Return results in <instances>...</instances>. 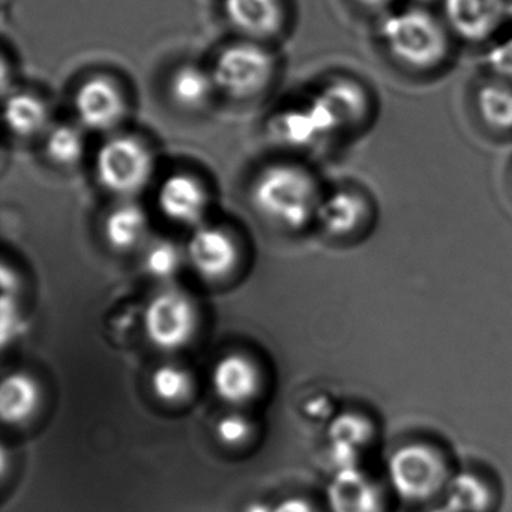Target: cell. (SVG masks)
<instances>
[{
    "mask_svg": "<svg viewBox=\"0 0 512 512\" xmlns=\"http://www.w3.org/2000/svg\"><path fill=\"white\" fill-rule=\"evenodd\" d=\"M325 193L316 173L295 160L265 164L248 190L251 206L263 220L292 232L316 223Z\"/></svg>",
    "mask_w": 512,
    "mask_h": 512,
    "instance_id": "6da1fadb",
    "label": "cell"
},
{
    "mask_svg": "<svg viewBox=\"0 0 512 512\" xmlns=\"http://www.w3.org/2000/svg\"><path fill=\"white\" fill-rule=\"evenodd\" d=\"M379 40L404 70L431 74L448 64L455 38L439 14L424 7H403L382 16Z\"/></svg>",
    "mask_w": 512,
    "mask_h": 512,
    "instance_id": "7a4b0ae2",
    "label": "cell"
},
{
    "mask_svg": "<svg viewBox=\"0 0 512 512\" xmlns=\"http://www.w3.org/2000/svg\"><path fill=\"white\" fill-rule=\"evenodd\" d=\"M458 469L445 446L415 439L401 443L389 455L385 481L395 502L425 509L443 499Z\"/></svg>",
    "mask_w": 512,
    "mask_h": 512,
    "instance_id": "3957f363",
    "label": "cell"
},
{
    "mask_svg": "<svg viewBox=\"0 0 512 512\" xmlns=\"http://www.w3.org/2000/svg\"><path fill=\"white\" fill-rule=\"evenodd\" d=\"M158 170L154 145L142 134L122 130L103 137L94 157L98 185L118 200L137 199L151 187Z\"/></svg>",
    "mask_w": 512,
    "mask_h": 512,
    "instance_id": "277c9868",
    "label": "cell"
},
{
    "mask_svg": "<svg viewBox=\"0 0 512 512\" xmlns=\"http://www.w3.org/2000/svg\"><path fill=\"white\" fill-rule=\"evenodd\" d=\"M209 68L220 97L251 103L274 85L278 59L268 44L235 38L218 50Z\"/></svg>",
    "mask_w": 512,
    "mask_h": 512,
    "instance_id": "5b68a950",
    "label": "cell"
},
{
    "mask_svg": "<svg viewBox=\"0 0 512 512\" xmlns=\"http://www.w3.org/2000/svg\"><path fill=\"white\" fill-rule=\"evenodd\" d=\"M74 121L89 134L106 137L125 130L131 101L125 86L112 74L95 73L74 89Z\"/></svg>",
    "mask_w": 512,
    "mask_h": 512,
    "instance_id": "8992f818",
    "label": "cell"
},
{
    "mask_svg": "<svg viewBox=\"0 0 512 512\" xmlns=\"http://www.w3.org/2000/svg\"><path fill=\"white\" fill-rule=\"evenodd\" d=\"M197 319L196 304L191 296L167 284L149 299L143 326L152 346L163 352H176L193 340Z\"/></svg>",
    "mask_w": 512,
    "mask_h": 512,
    "instance_id": "52a82bcc",
    "label": "cell"
},
{
    "mask_svg": "<svg viewBox=\"0 0 512 512\" xmlns=\"http://www.w3.org/2000/svg\"><path fill=\"white\" fill-rule=\"evenodd\" d=\"M376 205L370 194L352 185L326 191L316 224L331 238L352 241L367 235L376 223Z\"/></svg>",
    "mask_w": 512,
    "mask_h": 512,
    "instance_id": "ba28073f",
    "label": "cell"
},
{
    "mask_svg": "<svg viewBox=\"0 0 512 512\" xmlns=\"http://www.w3.org/2000/svg\"><path fill=\"white\" fill-rule=\"evenodd\" d=\"M395 502L385 476L367 466L337 470L325 494V512H391Z\"/></svg>",
    "mask_w": 512,
    "mask_h": 512,
    "instance_id": "9c48e42d",
    "label": "cell"
},
{
    "mask_svg": "<svg viewBox=\"0 0 512 512\" xmlns=\"http://www.w3.org/2000/svg\"><path fill=\"white\" fill-rule=\"evenodd\" d=\"M211 203L208 182L190 170H176L158 184V209L179 226L194 230L205 224Z\"/></svg>",
    "mask_w": 512,
    "mask_h": 512,
    "instance_id": "30bf717a",
    "label": "cell"
},
{
    "mask_svg": "<svg viewBox=\"0 0 512 512\" xmlns=\"http://www.w3.org/2000/svg\"><path fill=\"white\" fill-rule=\"evenodd\" d=\"M314 94L325 104L340 137L361 133L373 121L376 110L373 94L356 77H331Z\"/></svg>",
    "mask_w": 512,
    "mask_h": 512,
    "instance_id": "8fae6325",
    "label": "cell"
},
{
    "mask_svg": "<svg viewBox=\"0 0 512 512\" xmlns=\"http://www.w3.org/2000/svg\"><path fill=\"white\" fill-rule=\"evenodd\" d=\"M440 16L455 40L490 44L509 20L508 0H442Z\"/></svg>",
    "mask_w": 512,
    "mask_h": 512,
    "instance_id": "7c38bea8",
    "label": "cell"
},
{
    "mask_svg": "<svg viewBox=\"0 0 512 512\" xmlns=\"http://www.w3.org/2000/svg\"><path fill=\"white\" fill-rule=\"evenodd\" d=\"M328 455L334 472L365 466L364 458L379 443V427L367 413L346 410L328 425Z\"/></svg>",
    "mask_w": 512,
    "mask_h": 512,
    "instance_id": "4fadbf2b",
    "label": "cell"
},
{
    "mask_svg": "<svg viewBox=\"0 0 512 512\" xmlns=\"http://www.w3.org/2000/svg\"><path fill=\"white\" fill-rule=\"evenodd\" d=\"M223 14L236 38L271 46L286 32V0H223Z\"/></svg>",
    "mask_w": 512,
    "mask_h": 512,
    "instance_id": "5bb4252c",
    "label": "cell"
},
{
    "mask_svg": "<svg viewBox=\"0 0 512 512\" xmlns=\"http://www.w3.org/2000/svg\"><path fill=\"white\" fill-rule=\"evenodd\" d=\"M185 250L188 263L206 280L226 278L238 265V242L229 230L217 224L205 223L194 229Z\"/></svg>",
    "mask_w": 512,
    "mask_h": 512,
    "instance_id": "9a60e30c",
    "label": "cell"
},
{
    "mask_svg": "<svg viewBox=\"0 0 512 512\" xmlns=\"http://www.w3.org/2000/svg\"><path fill=\"white\" fill-rule=\"evenodd\" d=\"M212 389L223 403L242 407L259 394L262 376L250 356L233 352L215 362L211 373Z\"/></svg>",
    "mask_w": 512,
    "mask_h": 512,
    "instance_id": "2e32d148",
    "label": "cell"
},
{
    "mask_svg": "<svg viewBox=\"0 0 512 512\" xmlns=\"http://www.w3.org/2000/svg\"><path fill=\"white\" fill-rule=\"evenodd\" d=\"M166 94L170 104L185 115H202L220 97L211 68L194 62L173 68Z\"/></svg>",
    "mask_w": 512,
    "mask_h": 512,
    "instance_id": "e0dca14e",
    "label": "cell"
},
{
    "mask_svg": "<svg viewBox=\"0 0 512 512\" xmlns=\"http://www.w3.org/2000/svg\"><path fill=\"white\" fill-rule=\"evenodd\" d=\"M4 121L11 136L23 142H41L56 122L49 101L28 89H14L5 95Z\"/></svg>",
    "mask_w": 512,
    "mask_h": 512,
    "instance_id": "ac0fdd59",
    "label": "cell"
},
{
    "mask_svg": "<svg viewBox=\"0 0 512 512\" xmlns=\"http://www.w3.org/2000/svg\"><path fill=\"white\" fill-rule=\"evenodd\" d=\"M149 229L148 212L136 199L118 200L104 218V238L110 248L121 253L146 245Z\"/></svg>",
    "mask_w": 512,
    "mask_h": 512,
    "instance_id": "d6986e66",
    "label": "cell"
},
{
    "mask_svg": "<svg viewBox=\"0 0 512 512\" xmlns=\"http://www.w3.org/2000/svg\"><path fill=\"white\" fill-rule=\"evenodd\" d=\"M442 502L452 512H494L499 506V490L487 473L460 467Z\"/></svg>",
    "mask_w": 512,
    "mask_h": 512,
    "instance_id": "ffe728a7",
    "label": "cell"
},
{
    "mask_svg": "<svg viewBox=\"0 0 512 512\" xmlns=\"http://www.w3.org/2000/svg\"><path fill=\"white\" fill-rule=\"evenodd\" d=\"M88 136L79 122H55L41 139L43 157L55 169H77L88 155Z\"/></svg>",
    "mask_w": 512,
    "mask_h": 512,
    "instance_id": "44dd1931",
    "label": "cell"
},
{
    "mask_svg": "<svg viewBox=\"0 0 512 512\" xmlns=\"http://www.w3.org/2000/svg\"><path fill=\"white\" fill-rule=\"evenodd\" d=\"M40 383L28 371H11L0 386V416L5 425H22L41 404Z\"/></svg>",
    "mask_w": 512,
    "mask_h": 512,
    "instance_id": "7402d4cb",
    "label": "cell"
},
{
    "mask_svg": "<svg viewBox=\"0 0 512 512\" xmlns=\"http://www.w3.org/2000/svg\"><path fill=\"white\" fill-rule=\"evenodd\" d=\"M269 134L278 145L292 151H308L325 143L305 101L277 113L269 124Z\"/></svg>",
    "mask_w": 512,
    "mask_h": 512,
    "instance_id": "603a6c76",
    "label": "cell"
},
{
    "mask_svg": "<svg viewBox=\"0 0 512 512\" xmlns=\"http://www.w3.org/2000/svg\"><path fill=\"white\" fill-rule=\"evenodd\" d=\"M475 106L482 124L499 134L512 133V83L490 79L475 92Z\"/></svg>",
    "mask_w": 512,
    "mask_h": 512,
    "instance_id": "cb8c5ba5",
    "label": "cell"
},
{
    "mask_svg": "<svg viewBox=\"0 0 512 512\" xmlns=\"http://www.w3.org/2000/svg\"><path fill=\"white\" fill-rule=\"evenodd\" d=\"M142 263L149 277L169 284L188 263L187 250L173 239H149L143 250Z\"/></svg>",
    "mask_w": 512,
    "mask_h": 512,
    "instance_id": "d4e9b609",
    "label": "cell"
},
{
    "mask_svg": "<svg viewBox=\"0 0 512 512\" xmlns=\"http://www.w3.org/2000/svg\"><path fill=\"white\" fill-rule=\"evenodd\" d=\"M194 377L190 370L166 362L155 368L151 376V388L158 400L167 404H179L188 400L194 391Z\"/></svg>",
    "mask_w": 512,
    "mask_h": 512,
    "instance_id": "484cf974",
    "label": "cell"
},
{
    "mask_svg": "<svg viewBox=\"0 0 512 512\" xmlns=\"http://www.w3.org/2000/svg\"><path fill=\"white\" fill-rule=\"evenodd\" d=\"M253 436V422L238 410L226 413L218 419L215 437L224 446H241Z\"/></svg>",
    "mask_w": 512,
    "mask_h": 512,
    "instance_id": "4316f807",
    "label": "cell"
},
{
    "mask_svg": "<svg viewBox=\"0 0 512 512\" xmlns=\"http://www.w3.org/2000/svg\"><path fill=\"white\" fill-rule=\"evenodd\" d=\"M484 62L491 77L512 83V34L491 41Z\"/></svg>",
    "mask_w": 512,
    "mask_h": 512,
    "instance_id": "83f0119b",
    "label": "cell"
},
{
    "mask_svg": "<svg viewBox=\"0 0 512 512\" xmlns=\"http://www.w3.org/2000/svg\"><path fill=\"white\" fill-rule=\"evenodd\" d=\"M16 301V295L4 293V298H2V343L4 346H7L8 341L16 340L23 328L22 314H20Z\"/></svg>",
    "mask_w": 512,
    "mask_h": 512,
    "instance_id": "f1b7e54d",
    "label": "cell"
},
{
    "mask_svg": "<svg viewBox=\"0 0 512 512\" xmlns=\"http://www.w3.org/2000/svg\"><path fill=\"white\" fill-rule=\"evenodd\" d=\"M274 512H323L307 497L290 496L275 503Z\"/></svg>",
    "mask_w": 512,
    "mask_h": 512,
    "instance_id": "f546056e",
    "label": "cell"
},
{
    "mask_svg": "<svg viewBox=\"0 0 512 512\" xmlns=\"http://www.w3.org/2000/svg\"><path fill=\"white\" fill-rule=\"evenodd\" d=\"M353 2L367 13L382 14V16L394 10L397 4V0H353Z\"/></svg>",
    "mask_w": 512,
    "mask_h": 512,
    "instance_id": "4dcf8cb0",
    "label": "cell"
},
{
    "mask_svg": "<svg viewBox=\"0 0 512 512\" xmlns=\"http://www.w3.org/2000/svg\"><path fill=\"white\" fill-rule=\"evenodd\" d=\"M331 404H329L328 398L319 395V397L311 398L307 404H305V410L308 415L313 419L326 418L331 412Z\"/></svg>",
    "mask_w": 512,
    "mask_h": 512,
    "instance_id": "1f68e13d",
    "label": "cell"
},
{
    "mask_svg": "<svg viewBox=\"0 0 512 512\" xmlns=\"http://www.w3.org/2000/svg\"><path fill=\"white\" fill-rule=\"evenodd\" d=\"M244 512H274V505L265 502H251Z\"/></svg>",
    "mask_w": 512,
    "mask_h": 512,
    "instance_id": "d6a6232c",
    "label": "cell"
},
{
    "mask_svg": "<svg viewBox=\"0 0 512 512\" xmlns=\"http://www.w3.org/2000/svg\"><path fill=\"white\" fill-rule=\"evenodd\" d=\"M424 512H452L445 503L440 500V502L434 503V505L428 506V508L424 509Z\"/></svg>",
    "mask_w": 512,
    "mask_h": 512,
    "instance_id": "836d02e7",
    "label": "cell"
},
{
    "mask_svg": "<svg viewBox=\"0 0 512 512\" xmlns=\"http://www.w3.org/2000/svg\"><path fill=\"white\" fill-rule=\"evenodd\" d=\"M508 14L509 20H512V0H508Z\"/></svg>",
    "mask_w": 512,
    "mask_h": 512,
    "instance_id": "e575fe53",
    "label": "cell"
}]
</instances>
